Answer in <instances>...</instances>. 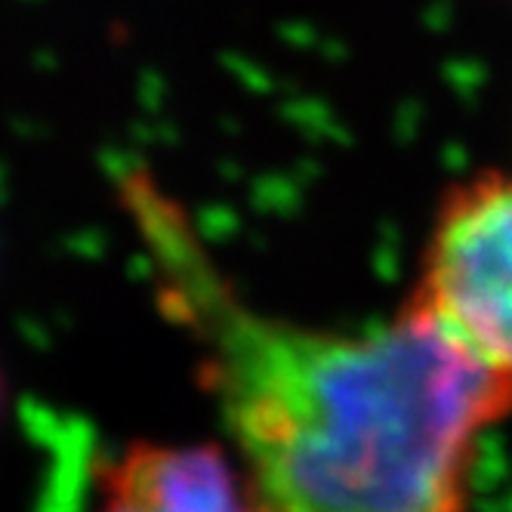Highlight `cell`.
Segmentation results:
<instances>
[{"label": "cell", "instance_id": "cell-1", "mask_svg": "<svg viewBox=\"0 0 512 512\" xmlns=\"http://www.w3.org/2000/svg\"><path fill=\"white\" fill-rule=\"evenodd\" d=\"M121 204L260 512H469L512 377L460 352L411 300L358 331L269 315L244 303L152 173L127 170Z\"/></svg>", "mask_w": 512, "mask_h": 512}, {"label": "cell", "instance_id": "cell-2", "mask_svg": "<svg viewBox=\"0 0 512 512\" xmlns=\"http://www.w3.org/2000/svg\"><path fill=\"white\" fill-rule=\"evenodd\" d=\"M408 300L472 361L512 377V173L445 192Z\"/></svg>", "mask_w": 512, "mask_h": 512}, {"label": "cell", "instance_id": "cell-3", "mask_svg": "<svg viewBox=\"0 0 512 512\" xmlns=\"http://www.w3.org/2000/svg\"><path fill=\"white\" fill-rule=\"evenodd\" d=\"M96 512H260L216 442H133L99 469Z\"/></svg>", "mask_w": 512, "mask_h": 512}]
</instances>
